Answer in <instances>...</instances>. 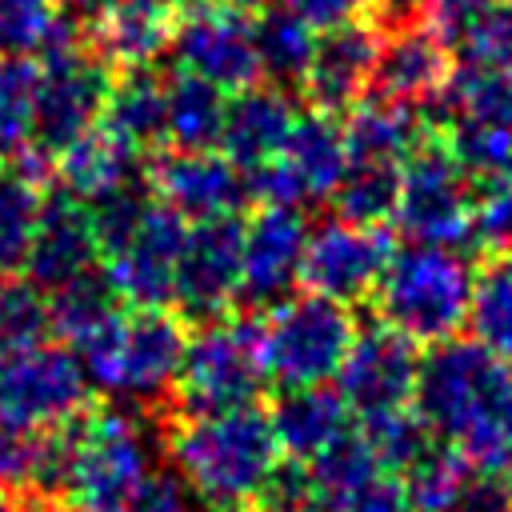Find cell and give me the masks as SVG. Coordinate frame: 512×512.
Masks as SVG:
<instances>
[{
    "label": "cell",
    "instance_id": "39",
    "mask_svg": "<svg viewBox=\"0 0 512 512\" xmlns=\"http://www.w3.org/2000/svg\"><path fill=\"white\" fill-rule=\"evenodd\" d=\"M60 24V0H0V52H44Z\"/></svg>",
    "mask_w": 512,
    "mask_h": 512
},
{
    "label": "cell",
    "instance_id": "2",
    "mask_svg": "<svg viewBox=\"0 0 512 512\" xmlns=\"http://www.w3.org/2000/svg\"><path fill=\"white\" fill-rule=\"evenodd\" d=\"M168 456L180 484L212 512H248L260 484L284 460L260 404L184 416L168 432Z\"/></svg>",
    "mask_w": 512,
    "mask_h": 512
},
{
    "label": "cell",
    "instance_id": "25",
    "mask_svg": "<svg viewBox=\"0 0 512 512\" xmlns=\"http://www.w3.org/2000/svg\"><path fill=\"white\" fill-rule=\"evenodd\" d=\"M92 48L108 68H148L172 40V12L160 0H108L96 16Z\"/></svg>",
    "mask_w": 512,
    "mask_h": 512
},
{
    "label": "cell",
    "instance_id": "6",
    "mask_svg": "<svg viewBox=\"0 0 512 512\" xmlns=\"http://www.w3.org/2000/svg\"><path fill=\"white\" fill-rule=\"evenodd\" d=\"M264 384L268 372L260 352V324L248 316H216L188 336L172 384V400L180 416L224 412V408L256 404Z\"/></svg>",
    "mask_w": 512,
    "mask_h": 512
},
{
    "label": "cell",
    "instance_id": "19",
    "mask_svg": "<svg viewBox=\"0 0 512 512\" xmlns=\"http://www.w3.org/2000/svg\"><path fill=\"white\" fill-rule=\"evenodd\" d=\"M320 512H408V492L396 468H388L356 432L340 436L316 460H308Z\"/></svg>",
    "mask_w": 512,
    "mask_h": 512
},
{
    "label": "cell",
    "instance_id": "18",
    "mask_svg": "<svg viewBox=\"0 0 512 512\" xmlns=\"http://www.w3.org/2000/svg\"><path fill=\"white\" fill-rule=\"evenodd\" d=\"M308 224L300 208L264 204L240 236V300L252 308H272L300 284Z\"/></svg>",
    "mask_w": 512,
    "mask_h": 512
},
{
    "label": "cell",
    "instance_id": "17",
    "mask_svg": "<svg viewBox=\"0 0 512 512\" xmlns=\"http://www.w3.org/2000/svg\"><path fill=\"white\" fill-rule=\"evenodd\" d=\"M148 188L188 224L212 216H236L240 204L248 200V176L220 148L164 152L148 172Z\"/></svg>",
    "mask_w": 512,
    "mask_h": 512
},
{
    "label": "cell",
    "instance_id": "5",
    "mask_svg": "<svg viewBox=\"0 0 512 512\" xmlns=\"http://www.w3.org/2000/svg\"><path fill=\"white\" fill-rule=\"evenodd\" d=\"M472 264L452 244H412L392 252L372 300L388 328L412 344L452 340L468 320Z\"/></svg>",
    "mask_w": 512,
    "mask_h": 512
},
{
    "label": "cell",
    "instance_id": "49",
    "mask_svg": "<svg viewBox=\"0 0 512 512\" xmlns=\"http://www.w3.org/2000/svg\"><path fill=\"white\" fill-rule=\"evenodd\" d=\"M224 4H232V8H240V12H260L268 0H224Z\"/></svg>",
    "mask_w": 512,
    "mask_h": 512
},
{
    "label": "cell",
    "instance_id": "38",
    "mask_svg": "<svg viewBox=\"0 0 512 512\" xmlns=\"http://www.w3.org/2000/svg\"><path fill=\"white\" fill-rule=\"evenodd\" d=\"M48 332V296L32 280H0V352L36 344Z\"/></svg>",
    "mask_w": 512,
    "mask_h": 512
},
{
    "label": "cell",
    "instance_id": "36",
    "mask_svg": "<svg viewBox=\"0 0 512 512\" xmlns=\"http://www.w3.org/2000/svg\"><path fill=\"white\" fill-rule=\"evenodd\" d=\"M452 48H460L468 68L512 76V0H484Z\"/></svg>",
    "mask_w": 512,
    "mask_h": 512
},
{
    "label": "cell",
    "instance_id": "24",
    "mask_svg": "<svg viewBox=\"0 0 512 512\" xmlns=\"http://www.w3.org/2000/svg\"><path fill=\"white\" fill-rule=\"evenodd\" d=\"M272 432L280 440V452L288 460H316L324 448H332L340 436H348L352 408L344 396L328 384H304V388H280L276 404L268 408Z\"/></svg>",
    "mask_w": 512,
    "mask_h": 512
},
{
    "label": "cell",
    "instance_id": "43",
    "mask_svg": "<svg viewBox=\"0 0 512 512\" xmlns=\"http://www.w3.org/2000/svg\"><path fill=\"white\" fill-rule=\"evenodd\" d=\"M440 512H512V484L500 472L468 468V476Z\"/></svg>",
    "mask_w": 512,
    "mask_h": 512
},
{
    "label": "cell",
    "instance_id": "45",
    "mask_svg": "<svg viewBox=\"0 0 512 512\" xmlns=\"http://www.w3.org/2000/svg\"><path fill=\"white\" fill-rule=\"evenodd\" d=\"M292 16H300L308 28L324 32V28H336L344 20H356V16H368L376 0H280Z\"/></svg>",
    "mask_w": 512,
    "mask_h": 512
},
{
    "label": "cell",
    "instance_id": "16",
    "mask_svg": "<svg viewBox=\"0 0 512 512\" xmlns=\"http://www.w3.org/2000/svg\"><path fill=\"white\" fill-rule=\"evenodd\" d=\"M420 372V344H412L404 332L388 328L384 320L372 328H356L340 368H336V392L352 408V416H380L412 404Z\"/></svg>",
    "mask_w": 512,
    "mask_h": 512
},
{
    "label": "cell",
    "instance_id": "22",
    "mask_svg": "<svg viewBox=\"0 0 512 512\" xmlns=\"http://www.w3.org/2000/svg\"><path fill=\"white\" fill-rule=\"evenodd\" d=\"M88 268H100V240L92 228V212L84 200L56 188L52 196L40 200V220L24 256V276L40 292H52Z\"/></svg>",
    "mask_w": 512,
    "mask_h": 512
},
{
    "label": "cell",
    "instance_id": "13",
    "mask_svg": "<svg viewBox=\"0 0 512 512\" xmlns=\"http://www.w3.org/2000/svg\"><path fill=\"white\" fill-rule=\"evenodd\" d=\"M388 260H392V240L380 224H356L332 216L308 228L300 284L336 304H356L376 292Z\"/></svg>",
    "mask_w": 512,
    "mask_h": 512
},
{
    "label": "cell",
    "instance_id": "50",
    "mask_svg": "<svg viewBox=\"0 0 512 512\" xmlns=\"http://www.w3.org/2000/svg\"><path fill=\"white\" fill-rule=\"evenodd\" d=\"M0 512H44L40 504H0Z\"/></svg>",
    "mask_w": 512,
    "mask_h": 512
},
{
    "label": "cell",
    "instance_id": "23",
    "mask_svg": "<svg viewBox=\"0 0 512 512\" xmlns=\"http://www.w3.org/2000/svg\"><path fill=\"white\" fill-rule=\"evenodd\" d=\"M296 108L288 100L284 88H268V84H248L240 92H232V100L224 104V124H220V152L240 168L252 172L260 164H268L288 132H292Z\"/></svg>",
    "mask_w": 512,
    "mask_h": 512
},
{
    "label": "cell",
    "instance_id": "40",
    "mask_svg": "<svg viewBox=\"0 0 512 512\" xmlns=\"http://www.w3.org/2000/svg\"><path fill=\"white\" fill-rule=\"evenodd\" d=\"M488 252H512V176L472 188V236Z\"/></svg>",
    "mask_w": 512,
    "mask_h": 512
},
{
    "label": "cell",
    "instance_id": "21",
    "mask_svg": "<svg viewBox=\"0 0 512 512\" xmlns=\"http://www.w3.org/2000/svg\"><path fill=\"white\" fill-rule=\"evenodd\" d=\"M380 40H384V28L368 16L324 28L316 36L312 60L300 76V88L308 92L312 108L348 112L356 100H364L368 84H372L376 56H380Z\"/></svg>",
    "mask_w": 512,
    "mask_h": 512
},
{
    "label": "cell",
    "instance_id": "15",
    "mask_svg": "<svg viewBox=\"0 0 512 512\" xmlns=\"http://www.w3.org/2000/svg\"><path fill=\"white\" fill-rule=\"evenodd\" d=\"M180 72L208 80L224 96L248 88L260 80V56H256V20L252 12H240L232 4L224 8H196L184 16L180 28H172L168 40Z\"/></svg>",
    "mask_w": 512,
    "mask_h": 512
},
{
    "label": "cell",
    "instance_id": "32",
    "mask_svg": "<svg viewBox=\"0 0 512 512\" xmlns=\"http://www.w3.org/2000/svg\"><path fill=\"white\" fill-rule=\"evenodd\" d=\"M396 192H400V164L348 160L328 200L336 204V212H340L344 220H356V224H384V220H392Z\"/></svg>",
    "mask_w": 512,
    "mask_h": 512
},
{
    "label": "cell",
    "instance_id": "3",
    "mask_svg": "<svg viewBox=\"0 0 512 512\" xmlns=\"http://www.w3.org/2000/svg\"><path fill=\"white\" fill-rule=\"evenodd\" d=\"M152 480V448L136 412L80 408L68 420V464L60 484L64 512H124Z\"/></svg>",
    "mask_w": 512,
    "mask_h": 512
},
{
    "label": "cell",
    "instance_id": "7",
    "mask_svg": "<svg viewBox=\"0 0 512 512\" xmlns=\"http://www.w3.org/2000/svg\"><path fill=\"white\" fill-rule=\"evenodd\" d=\"M356 336L348 304H336L316 292H292L268 308L260 324L264 372L276 388L328 384Z\"/></svg>",
    "mask_w": 512,
    "mask_h": 512
},
{
    "label": "cell",
    "instance_id": "10",
    "mask_svg": "<svg viewBox=\"0 0 512 512\" xmlns=\"http://www.w3.org/2000/svg\"><path fill=\"white\" fill-rule=\"evenodd\" d=\"M344 164H348L344 124L336 120V112L308 108V112H296L284 148L268 164L244 172L248 196H260L264 204H288V208L328 200Z\"/></svg>",
    "mask_w": 512,
    "mask_h": 512
},
{
    "label": "cell",
    "instance_id": "44",
    "mask_svg": "<svg viewBox=\"0 0 512 512\" xmlns=\"http://www.w3.org/2000/svg\"><path fill=\"white\" fill-rule=\"evenodd\" d=\"M484 0H416V20L424 28H432L448 48L456 44V36L464 32V24L476 16Z\"/></svg>",
    "mask_w": 512,
    "mask_h": 512
},
{
    "label": "cell",
    "instance_id": "28",
    "mask_svg": "<svg viewBox=\"0 0 512 512\" xmlns=\"http://www.w3.org/2000/svg\"><path fill=\"white\" fill-rule=\"evenodd\" d=\"M344 144L348 160H380V164H404V156L416 148L428 124H420L416 108L364 96L344 112Z\"/></svg>",
    "mask_w": 512,
    "mask_h": 512
},
{
    "label": "cell",
    "instance_id": "35",
    "mask_svg": "<svg viewBox=\"0 0 512 512\" xmlns=\"http://www.w3.org/2000/svg\"><path fill=\"white\" fill-rule=\"evenodd\" d=\"M40 180L12 172L0 176V272H16L24 268L36 220H40Z\"/></svg>",
    "mask_w": 512,
    "mask_h": 512
},
{
    "label": "cell",
    "instance_id": "26",
    "mask_svg": "<svg viewBox=\"0 0 512 512\" xmlns=\"http://www.w3.org/2000/svg\"><path fill=\"white\" fill-rule=\"evenodd\" d=\"M52 176L68 196L92 204V200L140 180V156L96 124V128L80 132L76 140H68L52 156Z\"/></svg>",
    "mask_w": 512,
    "mask_h": 512
},
{
    "label": "cell",
    "instance_id": "4",
    "mask_svg": "<svg viewBox=\"0 0 512 512\" xmlns=\"http://www.w3.org/2000/svg\"><path fill=\"white\" fill-rule=\"evenodd\" d=\"M188 348L184 316L168 308L116 312L104 328L80 340L72 352L92 388L124 400H160L172 392L180 360Z\"/></svg>",
    "mask_w": 512,
    "mask_h": 512
},
{
    "label": "cell",
    "instance_id": "41",
    "mask_svg": "<svg viewBox=\"0 0 512 512\" xmlns=\"http://www.w3.org/2000/svg\"><path fill=\"white\" fill-rule=\"evenodd\" d=\"M248 512H320L316 484L304 460H280L272 476L252 496Z\"/></svg>",
    "mask_w": 512,
    "mask_h": 512
},
{
    "label": "cell",
    "instance_id": "12",
    "mask_svg": "<svg viewBox=\"0 0 512 512\" xmlns=\"http://www.w3.org/2000/svg\"><path fill=\"white\" fill-rule=\"evenodd\" d=\"M188 220L176 216L156 196L136 216V224L100 252V272L116 296L132 308H164L172 300V276L180 260Z\"/></svg>",
    "mask_w": 512,
    "mask_h": 512
},
{
    "label": "cell",
    "instance_id": "51",
    "mask_svg": "<svg viewBox=\"0 0 512 512\" xmlns=\"http://www.w3.org/2000/svg\"><path fill=\"white\" fill-rule=\"evenodd\" d=\"M0 356H4V352H0Z\"/></svg>",
    "mask_w": 512,
    "mask_h": 512
},
{
    "label": "cell",
    "instance_id": "47",
    "mask_svg": "<svg viewBox=\"0 0 512 512\" xmlns=\"http://www.w3.org/2000/svg\"><path fill=\"white\" fill-rule=\"evenodd\" d=\"M60 4H64V8H72V12H80V16H96L108 0H60Z\"/></svg>",
    "mask_w": 512,
    "mask_h": 512
},
{
    "label": "cell",
    "instance_id": "30",
    "mask_svg": "<svg viewBox=\"0 0 512 512\" xmlns=\"http://www.w3.org/2000/svg\"><path fill=\"white\" fill-rule=\"evenodd\" d=\"M228 96L208 80L176 72L164 80V140L172 148H216Z\"/></svg>",
    "mask_w": 512,
    "mask_h": 512
},
{
    "label": "cell",
    "instance_id": "11",
    "mask_svg": "<svg viewBox=\"0 0 512 512\" xmlns=\"http://www.w3.org/2000/svg\"><path fill=\"white\" fill-rule=\"evenodd\" d=\"M88 376L68 344H24L0 356V420L20 428H52L88 400Z\"/></svg>",
    "mask_w": 512,
    "mask_h": 512
},
{
    "label": "cell",
    "instance_id": "37",
    "mask_svg": "<svg viewBox=\"0 0 512 512\" xmlns=\"http://www.w3.org/2000/svg\"><path fill=\"white\" fill-rule=\"evenodd\" d=\"M360 436L368 440V448L396 472H404L436 436L428 432V424L416 416V408H396V412H380V416H364L360 420Z\"/></svg>",
    "mask_w": 512,
    "mask_h": 512
},
{
    "label": "cell",
    "instance_id": "42",
    "mask_svg": "<svg viewBox=\"0 0 512 512\" xmlns=\"http://www.w3.org/2000/svg\"><path fill=\"white\" fill-rule=\"evenodd\" d=\"M40 432L0 420V488H20V492L32 488L36 456H40Z\"/></svg>",
    "mask_w": 512,
    "mask_h": 512
},
{
    "label": "cell",
    "instance_id": "27",
    "mask_svg": "<svg viewBox=\"0 0 512 512\" xmlns=\"http://www.w3.org/2000/svg\"><path fill=\"white\" fill-rule=\"evenodd\" d=\"M96 124L136 156H148L164 144V80L148 68H128L108 84Z\"/></svg>",
    "mask_w": 512,
    "mask_h": 512
},
{
    "label": "cell",
    "instance_id": "8",
    "mask_svg": "<svg viewBox=\"0 0 512 512\" xmlns=\"http://www.w3.org/2000/svg\"><path fill=\"white\" fill-rule=\"evenodd\" d=\"M472 176L452 156L440 128H424L400 164L392 220L412 244H464L472 236Z\"/></svg>",
    "mask_w": 512,
    "mask_h": 512
},
{
    "label": "cell",
    "instance_id": "34",
    "mask_svg": "<svg viewBox=\"0 0 512 512\" xmlns=\"http://www.w3.org/2000/svg\"><path fill=\"white\" fill-rule=\"evenodd\" d=\"M312 48H316V28H308L288 8L264 12L256 20L260 76H272L276 84H300L308 60H312Z\"/></svg>",
    "mask_w": 512,
    "mask_h": 512
},
{
    "label": "cell",
    "instance_id": "9",
    "mask_svg": "<svg viewBox=\"0 0 512 512\" xmlns=\"http://www.w3.org/2000/svg\"><path fill=\"white\" fill-rule=\"evenodd\" d=\"M40 92H36V136L32 144L56 156L68 140L96 128L112 68L96 56V48L80 44L68 24L40 52Z\"/></svg>",
    "mask_w": 512,
    "mask_h": 512
},
{
    "label": "cell",
    "instance_id": "31",
    "mask_svg": "<svg viewBox=\"0 0 512 512\" xmlns=\"http://www.w3.org/2000/svg\"><path fill=\"white\" fill-rule=\"evenodd\" d=\"M44 296H48V328L68 348H76L96 328H104L124 304L100 268H88V272L72 276L68 284H60V288H52Z\"/></svg>",
    "mask_w": 512,
    "mask_h": 512
},
{
    "label": "cell",
    "instance_id": "29",
    "mask_svg": "<svg viewBox=\"0 0 512 512\" xmlns=\"http://www.w3.org/2000/svg\"><path fill=\"white\" fill-rule=\"evenodd\" d=\"M472 340L512 368V252H492L472 272L468 320Z\"/></svg>",
    "mask_w": 512,
    "mask_h": 512
},
{
    "label": "cell",
    "instance_id": "48",
    "mask_svg": "<svg viewBox=\"0 0 512 512\" xmlns=\"http://www.w3.org/2000/svg\"><path fill=\"white\" fill-rule=\"evenodd\" d=\"M160 4H164L168 12H184V16H188V12H196V8H208L212 0H160Z\"/></svg>",
    "mask_w": 512,
    "mask_h": 512
},
{
    "label": "cell",
    "instance_id": "1",
    "mask_svg": "<svg viewBox=\"0 0 512 512\" xmlns=\"http://www.w3.org/2000/svg\"><path fill=\"white\" fill-rule=\"evenodd\" d=\"M412 408L472 468L512 476V368L476 340H440L420 356Z\"/></svg>",
    "mask_w": 512,
    "mask_h": 512
},
{
    "label": "cell",
    "instance_id": "46",
    "mask_svg": "<svg viewBox=\"0 0 512 512\" xmlns=\"http://www.w3.org/2000/svg\"><path fill=\"white\" fill-rule=\"evenodd\" d=\"M124 512H196V496L176 476H156L136 492V500Z\"/></svg>",
    "mask_w": 512,
    "mask_h": 512
},
{
    "label": "cell",
    "instance_id": "20",
    "mask_svg": "<svg viewBox=\"0 0 512 512\" xmlns=\"http://www.w3.org/2000/svg\"><path fill=\"white\" fill-rule=\"evenodd\" d=\"M448 80H452V48L432 28H424L420 20L384 28L368 96L420 112L444 96Z\"/></svg>",
    "mask_w": 512,
    "mask_h": 512
},
{
    "label": "cell",
    "instance_id": "14",
    "mask_svg": "<svg viewBox=\"0 0 512 512\" xmlns=\"http://www.w3.org/2000/svg\"><path fill=\"white\" fill-rule=\"evenodd\" d=\"M240 236L244 224L236 216L188 224L172 276V304L180 308L176 316L204 324L232 312L240 300Z\"/></svg>",
    "mask_w": 512,
    "mask_h": 512
},
{
    "label": "cell",
    "instance_id": "33",
    "mask_svg": "<svg viewBox=\"0 0 512 512\" xmlns=\"http://www.w3.org/2000/svg\"><path fill=\"white\" fill-rule=\"evenodd\" d=\"M40 64L24 52H0V156H16L36 136Z\"/></svg>",
    "mask_w": 512,
    "mask_h": 512
}]
</instances>
